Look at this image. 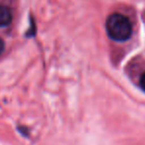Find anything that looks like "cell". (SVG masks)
Here are the masks:
<instances>
[{"label":"cell","mask_w":145,"mask_h":145,"mask_svg":"<svg viewBox=\"0 0 145 145\" xmlns=\"http://www.w3.org/2000/svg\"><path fill=\"white\" fill-rule=\"evenodd\" d=\"M106 29L110 38L116 42L128 40L132 33V25L126 16L120 13H114L108 17Z\"/></svg>","instance_id":"cell-1"},{"label":"cell","mask_w":145,"mask_h":145,"mask_svg":"<svg viewBox=\"0 0 145 145\" xmlns=\"http://www.w3.org/2000/svg\"><path fill=\"white\" fill-rule=\"evenodd\" d=\"M13 15L10 8L6 6H0V27H6L12 22Z\"/></svg>","instance_id":"cell-2"},{"label":"cell","mask_w":145,"mask_h":145,"mask_svg":"<svg viewBox=\"0 0 145 145\" xmlns=\"http://www.w3.org/2000/svg\"><path fill=\"white\" fill-rule=\"evenodd\" d=\"M139 85H140V87H141V89L145 91V73L141 75V77H140Z\"/></svg>","instance_id":"cell-3"},{"label":"cell","mask_w":145,"mask_h":145,"mask_svg":"<svg viewBox=\"0 0 145 145\" xmlns=\"http://www.w3.org/2000/svg\"><path fill=\"white\" fill-rule=\"evenodd\" d=\"M4 47H5V45H4L3 40H2V39L0 38V55H1L2 52L4 51Z\"/></svg>","instance_id":"cell-4"}]
</instances>
